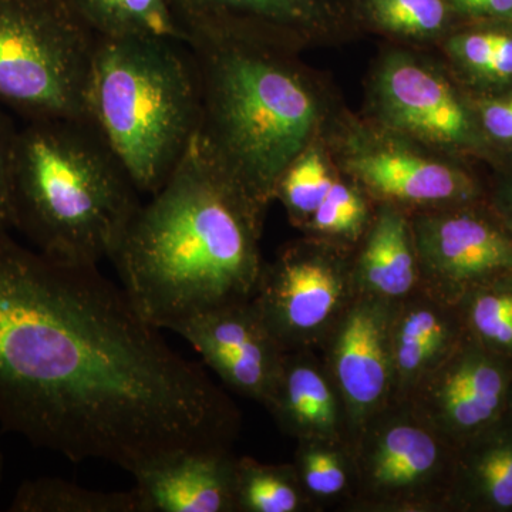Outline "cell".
Listing matches in <instances>:
<instances>
[{"label":"cell","instance_id":"obj_1","mask_svg":"<svg viewBox=\"0 0 512 512\" xmlns=\"http://www.w3.org/2000/svg\"><path fill=\"white\" fill-rule=\"evenodd\" d=\"M235 407L170 348L97 266L0 228V427L74 463L128 473L173 451L227 447Z\"/></svg>","mask_w":512,"mask_h":512},{"label":"cell","instance_id":"obj_2","mask_svg":"<svg viewBox=\"0 0 512 512\" xmlns=\"http://www.w3.org/2000/svg\"><path fill=\"white\" fill-rule=\"evenodd\" d=\"M264 205L197 133L163 187L140 205L110 259L128 301L160 330L251 301L264 268L258 247Z\"/></svg>","mask_w":512,"mask_h":512},{"label":"cell","instance_id":"obj_3","mask_svg":"<svg viewBox=\"0 0 512 512\" xmlns=\"http://www.w3.org/2000/svg\"><path fill=\"white\" fill-rule=\"evenodd\" d=\"M89 119L25 121L16 137L10 228L66 264L110 261L143 202Z\"/></svg>","mask_w":512,"mask_h":512},{"label":"cell","instance_id":"obj_4","mask_svg":"<svg viewBox=\"0 0 512 512\" xmlns=\"http://www.w3.org/2000/svg\"><path fill=\"white\" fill-rule=\"evenodd\" d=\"M201 84L200 136L266 204L279 178L308 148L318 121L311 92L274 47L195 40Z\"/></svg>","mask_w":512,"mask_h":512},{"label":"cell","instance_id":"obj_5","mask_svg":"<svg viewBox=\"0 0 512 512\" xmlns=\"http://www.w3.org/2000/svg\"><path fill=\"white\" fill-rule=\"evenodd\" d=\"M87 119L140 194L160 190L200 130V74L191 47L96 39Z\"/></svg>","mask_w":512,"mask_h":512},{"label":"cell","instance_id":"obj_6","mask_svg":"<svg viewBox=\"0 0 512 512\" xmlns=\"http://www.w3.org/2000/svg\"><path fill=\"white\" fill-rule=\"evenodd\" d=\"M94 47L69 0H0V107L23 121L87 119Z\"/></svg>","mask_w":512,"mask_h":512},{"label":"cell","instance_id":"obj_7","mask_svg":"<svg viewBox=\"0 0 512 512\" xmlns=\"http://www.w3.org/2000/svg\"><path fill=\"white\" fill-rule=\"evenodd\" d=\"M352 281L333 259L305 249L262 268L251 302L285 352L315 343L352 302Z\"/></svg>","mask_w":512,"mask_h":512},{"label":"cell","instance_id":"obj_8","mask_svg":"<svg viewBox=\"0 0 512 512\" xmlns=\"http://www.w3.org/2000/svg\"><path fill=\"white\" fill-rule=\"evenodd\" d=\"M511 389L512 362L464 332L453 352L413 393L420 419L458 446L503 419Z\"/></svg>","mask_w":512,"mask_h":512},{"label":"cell","instance_id":"obj_9","mask_svg":"<svg viewBox=\"0 0 512 512\" xmlns=\"http://www.w3.org/2000/svg\"><path fill=\"white\" fill-rule=\"evenodd\" d=\"M175 18L195 40L276 47L333 28L356 0H170Z\"/></svg>","mask_w":512,"mask_h":512},{"label":"cell","instance_id":"obj_10","mask_svg":"<svg viewBox=\"0 0 512 512\" xmlns=\"http://www.w3.org/2000/svg\"><path fill=\"white\" fill-rule=\"evenodd\" d=\"M413 242L431 291L447 305L488 279L512 274L511 232L474 212L424 215L414 224Z\"/></svg>","mask_w":512,"mask_h":512},{"label":"cell","instance_id":"obj_11","mask_svg":"<svg viewBox=\"0 0 512 512\" xmlns=\"http://www.w3.org/2000/svg\"><path fill=\"white\" fill-rule=\"evenodd\" d=\"M394 305L360 292L335 325L330 362L352 429H366L394 390Z\"/></svg>","mask_w":512,"mask_h":512},{"label":"cell","instance_id":"obj_12","mask_svg":"<svg viewBox=\"0 0 512 512\" xmlns=\"http://www.w3.org/2000/svg\"><path fill=\"white\" fill-rule=\"evenodd\" d=\"M171 332L187 340L228 387L265 406L286 352L251 301L198 313L177 323Z\"/></svg>","mask_w":512,"mask_h":512},{"label":"cell","instance_id":"obj_13","mask_svg":"<svg viewBox=\"0 0 512 512\" xmlns=\"http://www.w3.org/2000/svg\"><path fill=\"white\" fill-rule=\"evenodd\" d=\"M447 466L444 437L420 417L382 421L363 444L360 458L367 493L386 504L416 503Z\"/></svg>","mask_w":512,"mask_h":512},{"label":"cell","instance_id":"obj_14","mask_svg":"<svg viewBox=\"0 0 512 512\" xmlns=\"http://www.w3.org/2000/svg\"><path fill=\"white\" fill-rule=\"evenodd\" d=\"M235 464L227 447H194L148 461L131 473L138 512H232Z\"/></svg>","mask_w":512,"mask_h":512},{"label":"cell","instance_id":"obj_15","mask_svg":"<svg viewBox=\"0 0 512 512\" xmlns=\"http://www.w3.org/2000/svg\"><path fill=\"white\" fill-rule=\"evenodd\" d=\"M377 100L386 120L403 133L439 146L473 144V123L450 84L409 57L383 64Z\"/></svg>","mask_w":512,"mask_h":512},{"label":"cell","instance_id":"obj_16","mask_svg":"<svg viewBox=\"0 0 512 512\" xmlns=\"http://www.w3.org/2000/svg\"><path fill=\"white\" fill-rule=\"evenodd\" d=\"M349 168L373 194L407 204H460L476 187L450 165L403 151H367L350 158Z\"/></svg>","mask_w":512,"mask_h":512},{"label":"cell","instance_id":"obj_17","mask_svg":"<svg viewBox=\"0 0 512 512\" xmlns=\"http://www.w3.org/2000/svg\"><path fill=\"white\" fill-rule=\"evenodd\" d=\"M447 306L433 298L394 305L392 352L396 392L413 393L463 338L461 320L454 318Z\"/></svg>","mask_w":512,"mask_h":512},{"label":"cell","instance_id":"obj_18","mask_svg":"<svg viewBox=\"0 0 512 512\" xmlns=\"http://www.w3.org/2000/svg\"><path fill=\"white\" fill-rule=\"evenodd\" d=\"M279 426L301 441L339 439L338 396L318 366L298 352H286L281 373L265 404Z\"/></svg>","mask_w":512,"mask_h":512},{"label":"cell","instance_id":"obj_19","mask_svg":"<svg viewBox=\"0 0 512 512\" xmlns=\"http://www.w3.org/2000/svg\"><path fill=\"white\" fill-rule=\"evenodd\" d=\"M450 495L471 511H512V419L458 444Z\"/></svg>","mask_w":512,"mask_h":512},{"label":"cell","instance_id":"obj_20","mask_svg":"<svg viewBox=\"0 0 512 512\" xmlns=\"http://www.w3.org/2000/svg\"><path fill=\"white\" fill-rule=\"evenodd\" d=\"M413 234L402 212L384 207L370 231L357 265V291L399 302L419 278Z\"/></svg>","mask_w":512,"mask_h":512},{"label":"cell","instance_id":"obj_21","mask_svg":"<svg viewBox=\"0 0 512 512\" xmlns=\"http://www.w3.org/2000/svg\"><path fill=\"white\" fill-rule=\"evenodd\" d=\"M96 39L167 40L188 46L170 0H69Z\"/></svg>","mask_w":512,"mask_h":512},{"label":"cell","instance_id":"obj_22","mask_svg":"<svg viewBox=\"0 0 512 512\" xmlns=\"http://www.w3.org/2000/svg\"><path fill=\"white\" fill-rule=\"evenodd\" d=\"M10 512H138L136 494L97 491L56 477H40L19 485Z\"/></svg>","mask_w":512,"mask_h":512},{"label":"cell","instance_id":"obj_23","mask_svg":"<svg viewBox=\"0 0 512 512\" xmlns=\"http://www.w3.org/2000/svg\"><path fill=\"white\" fill-rule=\"evenodd\" d=\"M457 305L464 332L512 362V274L474 286Z\"/></svg>","mask_w":512,"mask_h":512},{"label":"cell","instance_id":"obj_24","mask_svg":"<svg viewBox=\"0 0 512 512\" xmlns=\"http://www.w3.org/2000/svg\"><path fill=\"white\" fill-rule=\"evenodd\" d=\"M235 504L237 511L296 512L305 504V490L296 468L245 457L235 464Z\"/></svg>","mask_w":512,"mask_h":512},{"label":"cell","instance_id":"obj_25","mask_svg":"<svg viewBox=\"0 0 512 512\" xmlns=\"http://www.w3.org/2000/svg\"><path fill=\"white\" fill-rule=\"evenodd\" d=\"M356 10L377 28L416 37L443 32L456 13L447 0H356Z\"/></svg>","mask_w":512,"mask_h":512},{"label":"cell","instance_id":"obj_26","mask_svg":"<svg viewBox=\"0 0 512 512\" xmlns=\"http://www.w3.org/2000/svg\"><path fill=\"white\" fill-rule=\"evenodd\" d=\"M333 183L318 151L306 148L279 178L274 195L281 198L295 220L309 221Z\"/></svg>","mask_w":512,"mask_h":512},{"label":"cell","instance_id":"obj_27","mask_svg":"<svg viewBox=\"0 0 512 512\" xmlns=\"http://www.w3.org/2000/svg\"><path fill=\"white\" fill-rule=\"evenodd\" d=\"M296 473L305 493L313 497H335L348 485V466L332 441H301Z\"/></svg>","mask_w":512,"mask_h":512},{"label":"cell","instance_id":"obj_28","mask_svg":"<svg viewBox=\"0 0 512 512\" xmlns=\"http://www.w3.org/2000/svg\"><path fill=\"white\" fill-rule=\"evenodd\" d=\"M367 221L365 200L348 185L335 181L318 210L309 218V225L322 234L355 239Z\"/></svg>","mask_w":512,"mask_h":512},{"label":"cell","instance_id":"obj_29","mask_svg":"<svg viewBox=\"0 0 512 512\" xmlns=\"http://www.w3.org/2000/svg\"><path fill=\"white\" fill-rule=\"evenodd\" d=\"M19 128L0 107V228H10V180Z\"/></svg>","mask_w":512,"mask_h":512},{"label":"cell","instance_id":"obj_30","mask_svg":"<svg viewBox=\"0 0 512 512\" xmlns=\"http://www.w3.org/2000/svg\"><path fill=\"white\" fill-rule=\"evenodd\" d=\"M481 121L491 137L512 143V96L485 101L481 106Z\"/></svg>","mask_w":512,"mask_h":512},{"label":"cell","instance_id":"obj_31","mask_svg":"<svg viewBox=\"0 0 512 512\" xmlns=\"http://www.w3.org/2000/svg\"><path fill=\"white\" fill-rule=\"evenodd\" d=\"M454 12L470 18L512 22V0H447Z\"/></svg>","mask_w":512,"mask_h":512},{"label":"cell","instance_id":"obj_32","mask_svg":"<svg viewBox=\"0 0 512 512\" xmlns=\"http://www.w3.org/2000/svg\"><path fill=\"white\" fill-rule=\"evenodd\" d=\"M483 74L493 79H512V33L498 30L493 55Z\"/></svg>","mask_w":512,"mask_h":512},{"label":"cell","instance_id":"obj_33","mask_svg":"<svg viewBox=\"0 0 512 512\" xmlns=\"http://www.w3.org/2000/svg\"><path fill=\"white\" fill-rule=\"evenodd\" d=\"M498 211H500L501 217L512 232V181L505 185L500 195H498Z\"/></svg>","mask_w":512,"mask_h":512},{"label":"cell","instance_id":"obj_34","mask_svg":"<svg viewBox=\"0 0 512 512\" xmlns=\"http://www.w3.org/2000/svg\"><path fill=\"white\" fill-rule=\"evenodd\" d=\"M3 468H5V461H3L2 451H0V488H2Z\"/></svg>","mask_w":512,"mask_h":512},{"label":"cell","instance_id":"obj_35","mask_svg":"<svg viewBox=\"0 0 512 512\" xmlns=\"http://www.w3.org/2000/svg\"><path fill=\"white\" fill-rule=\"evenodd\" d=\"M507 414L508 417H511L512 419V389H511V394H510V402H508V407H507Z\"/></svg>","mask_w":512,"mask_h":512}]
</instances>
